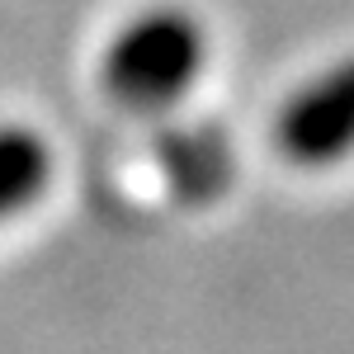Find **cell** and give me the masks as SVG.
<instances>
[{
	"label": "cell",
	"instance_id": "6da1fadb",
	"mask_svg": "<svg viewBox=\"0 0 354 354\" xmlns=\"http://www.w3.org/2000/svg\"><path fill=\"white\" fill-rule=\"evenodd\" d=\"M203 66V28L185 10H147L104 53V85L128 109H156L185 95Z\"/></svg>",
	"mask_w": 354,
	"mask_h": 354
},
{
	"label": "cell",
	"instance_id": "3957f363",
	"mask_svg": "<svg viewBox=\"0 0 354 354\" xmlns=\"http://www.w3.org/2000/svg\"><path fill=\"white\" fill-rule=\"evenodd\" d=\"M48 175H53V156L43 137L28 128H0V222L15 218L48 189Z\"/></svg>",
	"mask_w": 354,
	"mask_h": 354
},
{
	"label": "cell",
	"instance_id": "7a4b0ae2",
	"mask_svg": "<svg viewBox=\"0 0 354 354\" xmlns=\"http://www.w3.org/2000/svg\"><path fill=\"white\" fill-rule=\"evenodd\" d=\"M274 142L283 161L322 170L354 156V57L330 62L283 100L274 118Z\"/></svg>",
	"mask_w": 354,
	"mask_h": 354
}]
</instances>
